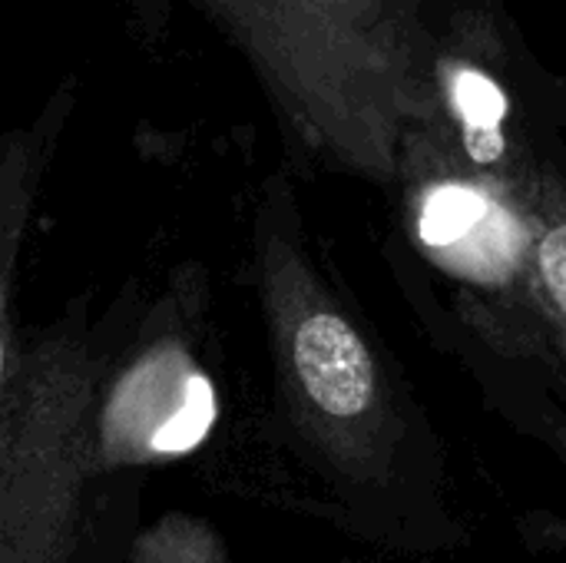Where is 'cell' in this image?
I'll use <instances>...</instances> for the list:
<instances>
[{
	"mask_svg": "<svg viewBox=\"0 0 566 563\" xmlns=\"http://www.w3.org/2000/svg\"><path fill=\"white\" fill-rule=\"evenodd\" d=\"M249 289L272 368V425L312 504L391 561L468 544L444 438L408 375L315 256L282 179L249 232Z\"/></svg>",
	"mask_w": 566,
	"mask_h": 563,
	"instance_id": "cell-1",
	"label": "cell"
},
{
	"mask_svg": "<svg viewBox=\"0 0 566 563\" xmlns=\"http://www.w3.org/2000/svg\"><path fill=\"white\" fill-rule=\"evenodd\" d=\"M139 282L96 312L73 299L20 335L0 411V563H123L139 531V478L119 455L103 385Z\"/></svg>",
	"mask_w": 566,
	"mask_h": 563,
	"instance_id": "cell-2",
	"label": "cell"
},
{
	"mask_svg": "<svg viewBox=\"0 0 566 563\" xmlns=\"http://www.w3.org/2000/svg\"><path fill=\"white\" fill-rule=\"evenodd\" d=\"M454 100H458V110L464 113L468 123H488V126H497L507 113V103H504V93L481 73H471L464 70L454 83Z\"/></svg>",
	"mask_w": 566,
	"mask_h": 563,
	"instance_id": "cell-7",
	"label": "cell"
},
{
	"mask_svg": "<svg viewBox=\"0 0 566 563\" xmlns=\"http://www.w3.org/2000/svg\"><path fill=\"white\" fill-rule=\"evenodd\" d=\"M342 563H361V561H342ZM418 563H438V561H418Z\"/></svg>",
	"mask_w": 566,
	"mask_h": 563,
	"instance_id": "cell-9",
	"label": "cell"
},
{
	"mask_svg": "<svg viewBox=\"0 0 566 563\" xmlns=\"http://www.w3.org/2000/svg\"><path fill=\"white\" fill-rule=\"evenodd\" d=\"M444 342L461 355L488 408L541 445L566 471V382L534 352L481 335L444 315Z\"/></svg>",
	"mask_w": 566,
	"mask_h": 563,
	"instance_id": "cell-5",
	"label": "cell"
},
{
	"mask_svg": "<svg viewBox=\"0 0 566 563\" xmlns=\"http://www.w3.org/2000/svg\"><path fill=\"white\" fill-rule=\"evenodd\" d=\"M504 212L514 242L501 289L491 299L458 292L448 315L534 352L566 382V199H534Z\"/></svg>",
	"mask_w": 566,
	"mask_h": 563,
	"instance_id": "cell-3",
	"label": "cell"
},
{
	"mask_svg": "<svg viewBox=\"0 0 566 563\" xmlns=\"http://www.w3.org/2000/svg\"><path fill=\"white\" fill-rule=\"evenodd\" d=\"M464 143H468V153L474 163H497L504 156V136H501V126H488V123H468L464 126Z\"/></svg>",
	"mask_w": 566,
	"mask_h": 563,
	"instance_id": "cell-8",
	"label": "cell"
},
{
	"mask_svg": "<svg viewBox=\"0 0 566 563\" xmlns=\"http://www.w3.org/2000/svg\"><path fill=\"white\" fill-rule=\"evenodd\" d=\"M123 563H232L226 538L199 514L166 511L143 524Z\"/></svg>",
	"mask_w": 566,
	"mask_h": 563,
	"instance_id": "cell-6",
	"label": "cell"
},
{
	"mask_svg": "<svg viewBox=\"0 0 566 563\" xmlns=\"http://www.w3.org/2000/svg\"><path fill=\"white\" fill-rule=\"evenodd\" d=\"M76 103H80V80L70 73L27 123L10 126L0 136V411L10 395V382L20 355V335H23L13 315L20 262L27 252V239L46 173L56 159L60 139L66 133Z\"/></svg>",
	"mask_w": 566,
	"mask_h": 563,
	"instance_id": "cell-4",
	"label": "cell"
}]
</instances>
